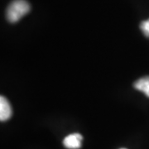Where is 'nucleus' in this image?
<instances>
[{"mask_svg":"<svg viewBox=\"0 0 149 149\" xmlns=\"http://www.w3.org/2000/svg\"><path fill=\"white\" fill-rule=\"evenodd\" d=\"M30 9L31 6L26 0H13L6 11L7 19L12 23H15L27 14Z\"/></svg>","mask_w":149,"mask_h":149,"instance_id":"f257e3e1","label":"nucleus"},{"mask_svg":"<svg viewBox=\"0 0 149 149\" xmlns=\"http://www.w3.org/2000/svg\"><path fill=\"white\" fill-rule=\"evenodd\" d=\"M83 137L78 133H74L66 136L63 140V145L68 149H79L81 148Z\"/></svg>","mask_w":149,"mask_h":149,"instance_id":"f03ea898","label":"nucleus"},{"mask_svg":"<svg viewBox=\"0 0 149 149\" xmlns=\"http://www.w3.org/2000/svg\"><path fill=\"white\" fill-rule=\"evenodd\" d=\"M13 109L10 103L4 96L0 97V120L2 122L8 120L12 117Z\"/></svg>","mask_w":149,"mask_h":149,"instance_id":"7ed1b4c3","label":"nucleus"},{"mask_svg":"<svg viewBox=\"0 0 149 149\" xmlns=\"http://www.w3.org/2000/svg\"><path fill=\"white\" fill-rule=\"evenodd\" d=\"M134 88L138 91L143 92L145 95L149 98V76L140 78L134 82Z\"/></svg>","mask_w":149,"mask_h":149,"instance_id":"20e7f679","label":"nucleus"},{"mask_svg":"<svg viewBox=\"0 0 149 149\" xmlns=\"http://www.w3.org/2000/svg\"><path fill=\"white\" fill-rule=\"evenodd\" d=\"M140 29L142 30L144 36L149 38V18L140 23Z\"/></svg>","mask_w":149,"mask_h":149,"instance_id":"39448f33","label":"nucleus"},{"mask_svg":"<svg viewBox=\"0 0 149 149\" xmlns=\"http://www.w3.org/2000/svg\"><path fill=\"white\" fill-rule=\"evenodd\" d=\"M120 149H127V148H120Z\"/></svg>","mask_w":149,"mask_h":149,"instance_id":"423d86ee","label":"nucleus"}]
</instances>
